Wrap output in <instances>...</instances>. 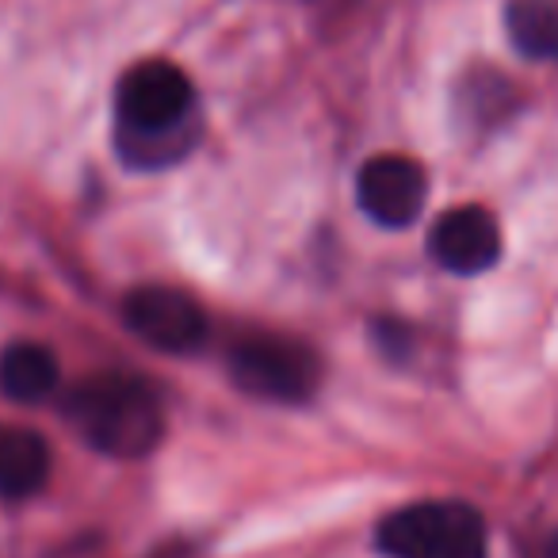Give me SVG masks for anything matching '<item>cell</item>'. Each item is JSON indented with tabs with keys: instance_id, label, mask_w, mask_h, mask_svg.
<instances>
[{
	"instance_id": "cell-1",
	"label": "cell",
	"mask_w": 558,
	"mask_h": 558,
	"mask_svg": "<svg viewBox=\"0 0 558 558\" xmlns=\"http://www.w3.org/2000/svg\"><path fill=\"white\" fill-rule=\"evenodd\" d=\"M192 81L180 65L149 58L123 73L116 93L119 154L142 169L169 165L192 142Z\"/></svg>"
},
{
	"instance_id": "cell-2",
	"label": "cell",
	"mask_w": 558,
	"mask_h": 558,
	"mask_svg": "<svg viewBox=\"0 0 558 558\" xmlns=\"http://www.w3.org/2000/svg\"><path fill=\"white\" fill-rule=\"evenodd\" d=\"M65 417L81 440L116 459H138L161 444L165 410L149 383L123 372H104L77 383L65 398Z\"/></svg>"
},
{
	"instance_id": "cell-3",
	"label": "cell",
	"mask_w": 558,
	"mask_h": 558,
	"mask_svg": "<svg viewBox=\"0 0 558 558\" xmlns=\"http://www.w3.org/2000/svg\"><path fill=\"white\" fill-rule=\"evenodd\" d=\"M387 558H486V524L463 501H417L375 532Z\"/></svg>"
},
{
	"instance_id": "cell-4",
	"label": "cell",
	"mask_w": 558,
	"mask_h": 558,
	"mask_svg": "<svg viewBox=\"0 0 558 558\" xmlns=\"http://www.w3.org/2000/svg\"><path fill=\"white\" fill-rule=\"evenodd\" d=\"M230 375L245 395L264 402L299 405L318 390L322 364L303 341L291 337H248L233 344Z\"/></svg>"
},
{
	"instance_id": "cell-5",
	"label": "cell",
	"mask_w": 558,
	"mask_h": 558,
	"mask_svg": "<svg viewBox=\"0 0 558 558\" xmlns=\"http://www.w3.org/2000/svg\"><path fill=\"white\" fill-rule=\"evenodd\" d=\"M123 322L138 341H146L157 352H172L184 356L195 352L207 341V314L187 291L165 288V283H149L126 295Z\"/></svg>"
},
{
	"instance_id": "cell-6",
	"label": "cell",
	"mask_w": 558,
	"mask_h": 558,
	"mask_svg": "<svg viewBox=\"0 0 558 558\" xmlns=\"http://www.w3.org/2000/svg\"><path fill=\"white\" fill-rule=\"evenodd\" d=\"M356 199L372 222L387 230L417 222L428 199V180L413 157L402 154H379L360 169L356 177Z\"/></svg>"
},
{
	"instance_id": "cell-7",
	"label": "cell",
	"mask_w": 558,
	"mask_h": 558,
	"mask_svg": "<svg viewBox=\"0 0 558 558\" xmlns=\"http://www.w3.org/2000/svg\"><path fill=\"white\" fill-rule=\"evenodd\" d=\"M428 256L451 276H482L501 260V226L486 207H451L428 230Z\"/></svg>"
},
{
	"instance_id": "cell-8",
	"label": "cell",
	"mask_w": 558,
	"mask_h": 558,
	"mask_svg": "<svg viewBox=\"0 0 558 558\" xmlns=\"http://www.w3.org/2000/svg\"><path fill=\"white\" fill-rule=\"evenodd\" d=\"M50 448L39 433L0 425V497H27L47 482Z\"/></svg>"
},
{
	"instance_id": "cell-9",
	"label": "cell",
	"mask_w": 558,
	"mask_h": 558,
	"mask_svg": "<svg viewBox=\"0 0 558 558\" xmlns=\"http://www.w3.org/2000/svg\"><path fill=\"white\" fill-rule=\"evenodd\" d=\"M0 387H4V395H9L12 402L35 405V402H43V398H50L58 387L54 352L32 341L4 349V356H0Z\"/></svg>"
},
{
	"instance_id": "cell-10",
	"label": "cell",
	"mask_w": 558,
	"mask_h": 558,
	"mask_svg": "<svg viewBox=\"0 0 558 558\" xmlns=\"http://www.w3.org/2000/svg\"><path fill=\"white\" fill-rule=\"evenodd\" d=\"M512 47L532 62H558V0H512L505 9Z\"/></svg>"
}]
</instances>
